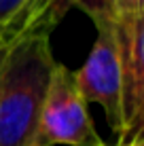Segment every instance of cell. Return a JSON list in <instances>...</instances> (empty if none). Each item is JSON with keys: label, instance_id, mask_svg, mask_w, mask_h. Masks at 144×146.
Segmentation results:
<instances>
[{"label": "cell", "instance_id": "3", "mask_svg": "<svg viewBox=\"0 0 144 146\" xmlns=\"http://www.w3.org/2000/svg\"><path fill=\"white\" fill-rule=\"evenodd\" d=\"M74 70L55 62L51 70L32 146H102Z\"/></svg>", "mask_w": 144, "mask_h": 146}, {"label": "cell", "instance_id": "1", "mask_svg": "<svg viewBox=\"0 0 144 146\" xmlns=\"http://www.w3.org/2000/svg\"><path fill=\"white\" fill-rule=\"evenodd\" d=\"M51 36L0 38V146H32L55 57Z\"/></svg>", "mask_w": 144, "mask_h": 146}, {"label": "cell", "instance_id": "2", "mask_svg": "<svg viewBox=\"0 0 144 146\" xmlns=\"http://www.w3.org/2000/svg\"><path fill=\"white\" fill-rule=\"evenodd\" d=\"M96 23L98 36L87 59L83 62L81 70L74 72L76 85L85 102H93L102 106L106 121L119 142L127 140V125H125V108H123V74H121V53H119V38H117V23L108 13H93L89 15Z\"/></svg>", "mask_w": 144, "mask_h": 146}, {"label": "cell", "instance_id": "4", "mask_svg": "<svg viewBox=\"0 0 144 146\" xmlns=\"http://www.w3.org/2000/svg\"><path fill=\"white\" fill-rule=\"evenodd\" d=\"M74 7L87 15L106 11L102 0H0V38L51 36L53 28Z\"/></svg>", "mask_w": 144, "mask_h": 146}, {"label": "cell", "instance_id": "6", "mask_svg": "<svg viewBox=\"0 0 144 146\" xmlns=\"http://www.w3.org/2000/svg\"><path fill=\"white\" fill-rule=\"evenodd\" d=\"M108 15L115 21H125L133 17H144V2L142 0H102Z\"/></svg>", "mask_w": 144, "mask_h": 146}, {"label": "cell", "instance_id": "5", "mask_svg": "<svg viewBox=\"0 0 144 146\" xmlns=\"http://www.w3.org/2000/svg\"><path fill=\"white\" fill-rule=\"evenodd\" d=\"M117 23L119 53L123 74V108L127 140L142 131L144 125V17Z\"/></svg>", "mask_w": 144, "mask_h": 146}, {"label": "cell", "instance_id": "7", "mask_svg": "<svg viewBox=\"0 0 144 146\" xmlns=\"http://www.w3.org/2000/svg\"><path fill=\"white\" fill-rule=\"evenodd\" d=\"M102 146H106V144H102ZM112 146H144V140H142V131L133 133L129 140H123V142H117V144H112Z\"/></svg>", "mask_w": 144, "mask_h": 146}]
</instances>
